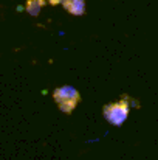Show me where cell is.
<instances>
[{
  "instance_id": "6da1fadb",
  "label": "cell",
  "mask_w": 158,
  "mask_h": 160,
  "mask_svg": "<svg viewBox=\"0 0 158 160\" xmlns=\"http://www.w3.org/2000/svg\"><path fill=\"white\" fill-rule=\"evenodd\" d=\"M53 98H54L57 107L60 109V112L71 113L81 101V93L71 86H62V87L54 89Z\"/></svg>"
},
{
  "instance_id": "7a4b0ae2",
  "label": "cell",
  "mask_w": 158,
  "mask_h": 160,
  "mask_svg": "<svg viewBox=\"0 0 158 160\" xmlns=\"http://www.w3.org/2000/svg\"><path fill=\"white\" fill-rule=\"evenodd\" d=\"M130 112V101L129 97H124L115 103H108L103 109L104 118L113 126H122V123L127 120Z\"/></svg>"
},
{
  "instance_id": "3957f363",
  "label": "cell",
  "mask_w": 158,
  "mask_h": 160,
  "mask_svg": "<svg viewBox=\"0 0 158 160\" xmlns=\"http://www.w3.org/2000/svg\"><path fill=\"white\" fill-rule=\"evenodd\" d=\"M62 6L73 16L85 14V0H62Z\"/></svg>"
},
{
  "instance_id": "277c9868",
  "label": "cell",
  "mask_w": 158,
  "mask_h": 160,
  "mask_svg": "<svg viewBox=\"0 0 158 160\" xmlns=\"http://www.w3.org/2000/svg\"><path fill=\"white\" fill-rule=\"evenodd\" d=\"M47 0H28L26 2V11L31 16H37L41 12V8L45 5Z\"/></svg>"
},
{
  "instance_id": "5b68a950",
  "label": "cell",
  "mask_w": 158,
  "mask_h": 160,
  "mask_svg": "<svg viewBox=\"0 0 158 160\" xmlns=\"http://www.w3.org/2000/svg\"><path fill=\"white\" fill-rule=\"evenodd\" d=\"M50 5H59V3H62V0H47Z\"/></svg>"
}]
</instances>
